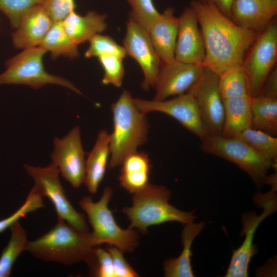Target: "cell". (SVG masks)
<instances>
[{
	"mask_svg": "<svg viewBox=\"0 0 277 277\" xmlns=\"http://www.w3.org/2000/svg\"><path fill=\"white\" fill-rule=\"evenodd\" d=\"M45 0H0V11L8 18L12 28L18 27L23 17Z\"/></svg>",
	"mask_w": 277,
	"mask_h": 277,
	"instance_id": "836d02e7",
	"label": "cell"
},
{
	"mask_svg": "<svg viewBox=\"0 0 277 277\" xmlns=\"http://www.w3.org/2000/svg\"><path fill=\"white\" fill-rule=\"evenodd\" d=\"M95 246L91 232L78 231L58 218L47 232L29 241L26 250L44 261L72 265L84 262Z\"/></svg>",
	"mask_w": 277,
	"mask_h": 277,
	"instance_id": "3957f363",
	"label": "cell"
},
{
	"mask_svg": "<svg viewBox=\"0 0 277 277\" xmlns=\"http://www.w3.org/2000/svg\"><path fill=\"white\" fill-rule=\"evenodd\" d=\"M43 197L32 187L24 204L8 217L0 220V233L28 213L44 207Z\"/></svg>",
	"mask_w": 277,
	"mask_h": 277,
	"instance_id": "e575fe53",
	"label": "cell"
},
{
	"mask_svg": "<svg viewBox=\"0 0 277 277\" xmlns=\"http://www.w3.org/2000/svg\"><path fill=\"white\" fill-rule=\"evenodd\" d=\"M219 88L223 100L249 95L248 77L242 65L221 74Z\"/></svg>",
	"mask_w": 277,
	"mask_h": 277,
	"instance_id": "83f0119b",
	"label": "cell"
},
{
	"mask_svg": "<svg viewBox=\"0 0 277 277\" xmlns=\"http://www.w3.org/2000/svg\"><path fill=\"white\" fill-rule=\"evenodd\" d=\"M219 79L218 74L204 67L200 78L188 91L196 102L207 136L221 135L223 130L224 106Z\"/></svg>",
	"mask_w": 277,
	"mask_h": 277,
	"instance_id": "30bf717a",
	"label": "cell"
},
{
	"mask_svg": "<svg viewBox=\"0 0 277 277\" xmlns=\"http://www.w3.org/2000/svg\"><path fill=\"white\" fill-rule=\"evenodd\" d=\"M236 137L274 163L277 161V138L266 132L249 127Z\"/></svg>",
	"mask_w": 277,
	"mask_h": 277,
	"instance_id": "f1b7e54d",
	"label": "cell"
},
{
	"mask_svg": "<svg viewBox=\"0 0 277 277\" xmlns=\"http://www.w3.org/2000/svg\"><path fill=\"white\" fill-rule=\"evenodd\" d=\"M204 67L201 65L186 63L174 60L162 63L154 86L155 101L185 93L202 75Z\"/></svg>",
	"mask_w": 277,
	"mask_h": 277,
	"instance_id": "5bb4252c",
	"label": "cell"
},
{
	"mask_svg": "<svg viewBox=\"0 0 277 277\" xmlns=\"http://www.w3.org/2000/svg\"><path fill=\"white\" fill-rule=\"evenodd\" d=\"M131 7L129 17L148 32L152 24L160 15L153 0H127Z\"/></svg>",
	"mask_w": 277,
	"mask_h": 277,
	"instance_id": "4dcf8cb0",
	"label": "cell"
},
{
	"mask_svg": "<svg viewBox=\"0 0 277 277\" xmlns=\"http://www.w3.org/2000/svg\"><path fill=\"white\" fill-rule=\"evenodd\" d=\"M41 5L53 22H62L76 7L74 0H45Z\"/></svg>",
	"mask_w": 277,
	"mask_h": 277,
	"instance_id": "d590c367",
	"label": "cell"
},
{
	"mask_svg": "<svg viewBox=\"0 0 277 277\" xmlns=\"http://www.w3.org/2000/svg\"><path fill=\"white\" fill-rule=\"evenodd\" d=\"M110 134L106 130H101L86 160L84 184L91 194L97 192L104 179L110 155Z\"/></svg>",
	"mask_w": 277,
	"mask_h": 277,
	"instance_id": "ffe728a7",
	"label": "cell"
},
{
	"mask_svg": "<svg viewBox=\"0 0 277 277\" xmlns=\"http://www.w3.org/2000/svg\"><path fill=\"white\" fill-rule=\"evenodd\" d=\"M90 45L85 53L86 58L98 57L105 55H115L124 58L127 56L123 46L110 36L98 34L92 37Z\"/></svg>",
	"mask_w": 277,
	"mask_h": 277,
	"instance_id": "1f68e13d",
	"label": "cell"
},
{
	"mask_svg": "<svg viewBox=\"0 0 277 277\" xmlns=\"http://www.w3.org/2000/svg\"><path fill=\"white\" fill-rule=\"evenodd\" d=\"M53 23L41 5L33 7L12 33L14 46L19 49L39 46Z\"/></svg>",
	"mask_w": 277,
	"mask_h": 277,
	"instance_id": "ac0fdd59",
	"label": "cell"
},
{
	"mask_svg": "<svg viewBox=\"0 0 277 277\" xmlns=\"http://www.w3.org/2000/svg\"><path fill=\"white\" fill-rule=\"evenodd\" d=\"M11 236L0 256V277L11 275L14 263L18 256L26 250L29 241L26 231L19 221L10 227Z\"/></svg>",
	"mask_w": 277,
	"mask_h": 277,
	"instance_id": "4316f807",
	"label": "cell"
},
{
	"mask_svg": "<svg viewBox=\"0 0 277 277\" xmlns=\"http://www.w3.org/2000/svg\"><path fill=\"white\" fill-rule=\"evenodd\" d=\"M170 191L165 186L150 183L133 194L132 205L122 209L130 221L128 227L146 233L150 226L167 222L183 225L194 222L196 216L193 211H183L170 204Z\"/></svg>",
	"mask_w": 277,
	"mask_h": 277,
	"instance_id": "277c9868",
	"label": "cell"
},
{
	"mask_svg": "<svg viewBox=\"0 0 277 277\" xmlns=\"http://www.w3.org/2000/svg\"><path fill=\"white\" fill-rule=\"evenodd\" d=\"M259 94L277 97V69L276 68L272 70L267 76Z\"/></svg>",
	"mask_w": 277,
	"mask_h": 277,
	"instance_id": "74e56055",
	"label": "cell"
},
{
	"mask_svg": "<svg viewBox=\"0 0 277 277\" xmlns=\"http://www.w3.org/2000/svg\"><path fill=\"white\" fill-rule=\"evenodd\" d=\"M202 3L216 7L230 18L231 9L234 0H196Z\"/></svg>",
	"mask_w": 277,
	"mask_h": 277,
	"instance_id": "f35d334b",
	"label": "cell"
},
{
	"mask_svg": "<svg viewBox=\"0 0 277 277\" xmlns=\"http://www.w3.org/2000/svg\"><path fill=\"white\" fill-rule=\"evenodd\" d=\"M53 144L52 163L66 181L79 188L84 183L86 168L80 127L75 126L62 138L55 137Z\"/></svg>",
	"mask_w": 277,
	"mask_h": 277,
	"instance_id": "7c38bea8",
	"label": "cell"
},
{
	"mask_svg": "<svg viewBox=\"0 0 277 277\" xmlns=\"http://www.w3.org/2000/svg\"><path fill=\"white\" fill-rule=\"evenodd\" d=\"M28 174L34 181L33 188L43 197H48L52 203L58 218H60L76 230L88 232L86 220L77 212L68 200L60 180V171L51 163L48 166L36 167L24 165Z\"/></svg>",
	"mask_w": 277,
	"mask_h": 277,
	"instance_id": "ba28073f",
	"label": "cell"
},
{
	"mask_svg": "<svg viewBox=\"0 0 277 277\" xmlns=\"http://www.w3.org/2000/svg\"><path fill=\"white\" fill-rule=\"evenodd\" d=\"M264 210L260 215L250 212L242 217V234L245 235L241 246L233 251L229 265L225 276L246 277L251 259L255 252L253 244L255 232L261 223L276 209V201L270 199L263 204Z\"/></svg>",
	"mask_w": 277,
	"mask_h": 277,
	"instance_id": "2e32d148",
	"label": "cell"
},
{
	"mask_svg": "<svg viewBox=\"0 0 277 277\" xmlns=\"http://www.w3.org/2000/svg\"><path fill=\"white\" fill-rule=\"evenodd\" d=\"M46 52L38 46L24 49L8 60L5 63L6 70L0 74V85L22 84L37 89L48 84H56L81 94V91L71 82L45 70L43 57Z\"/></svg>",
	"mask_w": 277,
	"mask_h": 277,
	"instance_id": "8992f818",
	"label": "cell"
},
{
	"mask_svg": "<svg viewBox=\"0 0 277 277\" xmlns=\"http://www.w3.org/2000/svg\"><path fill=\"white\" fill-rule=\"evenodd\" d=\"M107 250L112 259L114 277L139 276V274L125 259L122 251L112 246H109Z\"/></svg>",
	"mask_w": 277,
	"mask_h": 277,
	"instance_id": "8d00e7d4",
	"label": "cell"
},
{
	"mask_svg": "<svg viewBox=\"0 0 277 277\" xmlns=\"http://www.w3.org/2000/svg\"><path fill=\"white\" fill-rule=\"evenodd\" d=\"M251 96L223 100L224 121L221 135L236 137L248 128L251 127Z\"/></svg>",
	"mask_w": 277,
	"mask_h": 277,
	"instance_id": "cb8c5ba5",
	"label": "cell"
},
{
	"mask_svg": "<svg viewBox=\"0 0 277 277\" xmlns=\"http://www.w3.org/2000/svg\"><path fill=\"white\" fill-rule=\"evenodd\" d=\"M123 43L126 55L133 58L143 71V89L154 88L163 62L155 51L148 32L129 17Z\"/></svg>",
	"mask_w": 277,
	"mask_h": 277,
	"instance_id": "4fadbf2b",
	"label": "cell"
},
{
	"mask_svg": "<svg viewBox=\"0 0 277 277\" xmlns=\"http://www.w3.org/2000/svg\"><path fill=\"white\" fill-rule=\"evenodd\" d=\"M131 93L124 90L111 105L113 131L110 134L108 167L121 165L129 154L137 151L147 140L149 123L146 114L135 106Z\"/></svg>",
	"mask_w": 277,
	"mask_h": 277,
	"instance_id": "7a4b0ae2",
	"label": "cell"
},
{
	"mask_svg": "<svg viewBox=\"0 0 277 277\" xmlns=\"http://www.w3.org/2000/svg\"><path fill=\"white\" fill-rule=\"evenodd\" d=\"M200 148L205 152L236 164L248 174L258 187L265 182L268 170L276 165L237 137L207 136L202 140Z\"/></svg>",
	"mask_w": 277,
	"mask_h": 277,
	"instance_id": "52a82bcc",
	"label": "cell"
},
{
	"mask_svg": "<svg viewBox=\"0 0 277 277\" xmlns=\"http://www.w3.org/2000/svg\"><path fill=\"white\" fill-rule=\"evenodd\" d=\"M107 15L89 11L82 16L71 12L62 22L63 27L71 39L77 45L89 41L107 28Z\"/></svg>",
	"mask_w": 277,
	"mask_h": 277,
	"instance_id": "7402d4cb",
	"label": "cell"
},
{
	"mask_svg": "<svg viewBox=\"0 0 277 277\" xmlns=\"http://www.w3.org/2000/svg\"><path fill=\"white\" fill-rule=\"evenodd\" d=\"M251 127L277 135V97L259 94L251 97Z\"/></svg>",
	"mask_w": 277,
	"mask_h": 277,
	"instance_id": "d4e9b609",
	"label": "cell"
},
{
	"mask_svg": "<svg viewBox=\"0 0 277 277\" xmlns=\"http://www.w3.org/2000/svg\"><path fill=\"white\" fill-rule=\"evenodd\" d=\"M190 6L195 11L204 40L202 66L220 75L242 65L246 52L260 32L236 25L213 5L193 0Z\"/></svg>",
	"mask_w": 277,
	"mask_h": 277,
	"instance_id": "6da1fadb",
	"label": "cell"
},
{
	"mask_svg": "<svg viewBox=\"0 0 277 277\" xmlns=\"http://www.w3.org/2000/svg\"><path fill=\"white\" fill-rule=\"evenodd\" d=\"M277 15V0H234L230 18L236 25L262 31Z\"/></svg>",
	"mask_w": 277,
	"mask_h": 277,
	"instance_id": "e0dca14e",
	"label": "cell"
},
{
	"mask_svg": "<svg viewBox=\"0 0 277 277\" xmlns=\"http://www.w3.org/2000/svg\"><path fill=\"white\" fill-rule=\"evenodd\" d=\"M39 46L50 52L53 59L63 56L72 60L79 55L77 45L66 33L62 22L53 23Z\"/></svg>",
	"mask_w": 277,
	"mask_h": 277,
	"instance_id": "484cf974",
	"label": "cell"
},
{
	"mask_svg": "<svg viewBox=\"0 0 277 277\" xmlns=\"http://www.w3.org/2000/svg\"><path fill=\"white\" fill-rule=\"evenodd\" d=\"M136 108L144 114L159 112L178 121L201 140L207 136L196 102L189 92L163 101L133 98Z\"/></svg>",
	"mask_w": 277,
	"mask_h": 277,
	"instance_id": "8fae6325",
	"label": "cell"
},
{
	"mask_svg": "<svg viewBox=\"0 0 277 277\" xmlns=\"http://www.w3.org/2000/svg\"><path fill=\"white\" fill-rule=\"evenodd\" d=\"M182 232V243L183 249L176 258L165 260L163 263L164 275L166 277L194 276L191 265V246L195 238L205 226L203 222H193L184 225Z\"/></svg>",
	"mask_w": 277,
	"mask_h": 277,
	"instance_id": "603a6c76",
	"label": "cell"
},
{
	"mask_svg": "<svg viewBox=\"0 0 277 277\" xmlns=\"http://www.w3.org/2000/svg\"><path fill=\"white\" fill-rule=\"evenodd\" d=\"M112 195V188L107 186L98 201L94 202L90 196H85L80 201L79 205L88 216L93 229L91 233L96 246L107 244L123 252H132L138 245V231L129 227L122 229L116 223L108 208Z\"/></svg>",
	"mask_w": 277,
	"mask_h": 277,
	"instance_id": "5b68a950",
	"label": "cell"
},
{
	"mask_svg": "<svg viewBox=\"0 0 277 277\" xmlns=\"http://www.w3.org/2000/svg\"><path fill=\"white\" fill-rule=\"evenodd\" d=\"M242 63L248 77L249 94L258 95L275 66L277 59V22L276 18L261 31Z\"/></svg>",
	"mask_w": 277,
	"mask_h": 277,
	"instance_id": "9c48e42d",
	"label": "cell"
},
{
	"mask_svg": "<svg viewBox=\"0 0 277 277\" xmlns=\"http://www.w3.org/2000/svg\"><path fill=\"white\" fill-rule=\"evenodd\" d=\"M97 58L104 72L102 84L120 87L125 74L124 58L112 54L103 55Z\"/></svg>",
	"mask_w": 277,
	"mask_h": 277,
	"instance_id": "d6a6232c",
	"label": "cell"
},
{
	"mask_svg": "<svg viewBox=\"0 0 277 277\" xmlns=\"http://www.w3.org/2000/svg\"><path fill=\"white\" fill-rule=\"evenodd\" d=\"M89 268V274L94 277H114L111 256L100 246L93 247L84 261Z\"/></svg>",
	"mask_w": 277,
	"mask_h": 277,
	"instance_id": "f546056e",
	"label": "cell"
},
{
	"mask_svg": "<svg viewBox=\"0 0 277 277\" xmlns=\"http://www.w3.org/2000/svg\"><path fill=\"white\" fill-rule=\"evenodd\" d=\"M171 7L166 8L150 27L148 34L155 52L163 63L174 59L178 32V17Z\"/></svg>",
	"mask_w": 277,
	"mask_h": 277,
	"instance_id": "d6986e66",
	"label": "cell"
},
{
	"mask_svg": "<svg viewBox=\"0 0 277 277\" xmlns=\"http://www.w3.org/2000/svg\"><path fill=\"white\" fill-rule=\"evenodd\" d=\"M118 177L120 185L134 194L144 188L149 183L151 165L147 154L136 151L122 161Z\"/></svg>",
	"mask_w": 277,
	"mask_h": 277,
	"instance_id": "44dd1931",
	"label": "cell"
},
{
	"mask_svg": "<svg viewBox=\"0 0 277 277\" xmlns=\"http://www.w3.org/2000/svg\"><path fill=\"white\" fill-rule=\"evenodd\" d=\"M178 23L174 59L202 65L205 56V43L195 11L190 6L183 10L178 17Z\"/></svg>",
	"mask_w": 277,
	"mask_h": 277,
	"instance_id": "9a60e30c",
	"label": "cell"
}]
</instances>
